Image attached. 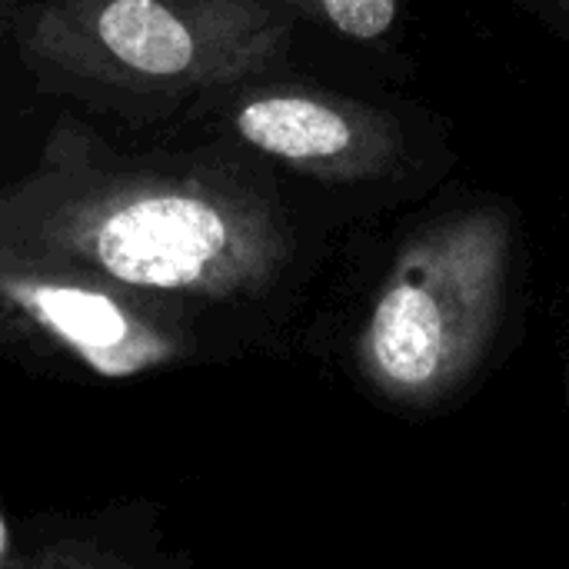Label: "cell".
<instances>
[{"mask_svg":"<svg viewBox=\"0 0 569 569\" xmlns=\"http://www.w3.org/2000/svg\"><path fill=\"white\" fill-rule=\"evenodd\" d=\"M0 317L43 337L103 380L140 377L187 350L157 293L90 273L0 270Z\"/></svg>","mask_w":569,"mask_h":569,"instance_id":"cell-4","label":"cell"},{"mask_svg":"<svg viewBox=\"0 0 569 569\" xmlns=\"http://www.w3.org/2000/svg\"><path fill=\"white\" fill-rule=\"evenodd\" d=\"M287 40V20L263 0H43L20 37L50 77L143 97L243 83Z\"/></svg>","mask_w":569,"mask_h":569,"instance_id":"cell-3","label":"cell"},{"mask_svg":"<svg viewBox=\"0 0 569 569\" xmlns=\"http://www.w3.org/2000/svg\"><path fill=\"white\" fill-rule=\"evenodd\" d=\"M520 3H527L530 10H537L550 27L563 30L569 37V0H520Z\"/></svg>","mask_w":569,"mask_h":569,"instance_id":"cell-7","label":"cell"},{"mask_svg":"<svg viewBox=\"0 0 569 569\" xmlns=\"http://www.w3.org/2000/svg\"><path fill=\"white\" fill-rule=\"evenodd\" d=\"M290 260L280 207L220 167L137 163L83 127H53L0 183V270H67L157 297L263 293Z\"/></svg>","mask_w":569,"mask_h":569,"instance_id":"cell-1","label":"cell"},{"mask_svg":"<svg viewBox=\"0 0 569 569\" xmlns=\"http://www.w3.org/2000/svg\"><path fill=\"white\" fill-rule=\"evenodd\" d=\"M513 253V217L497 203L427 220L400 247L360 327L363 380L403 410L453 400L493 353Z\"/></svg>","mask_w":569,"mask_h":569,"instance_id":"cell-2","label":"cell"},{"mask_svg":"<svg viewBox=\"0 0 569 569\" xmlns=\"http://www.w3.org/2000/svg\"><path fill=\"white\" fill-rule=\"evenodd\" d=\"M310 20L337 30L340 37L370 43L397 27L400 0H287Z\"/></svg>","mask_w":569,"mask_h":569,"instance_id":"cell-6","label":"cell"},{"mask_svg":"<svg viewBox=\"0 0 569 569\" xmlns=\"http://www.w3.org/2000/svg\"><path fill=\"white\" fill-rule=\"evenodd\" d=\"M227 117L247 147L317 180H380L403 153V133L390 113L330 90L253 87L230 103Z\"/></svg>","mask_w":569,"mask_h":569,"instance_id":"cell-5","label":"cell"},{"mask_svg":"<svg viewBox=\"0 0 569 569\" xmlns=\"http://www.w3.org/2000/svg\"><path fill=\"white\" fill-rule=\"evenodd\" d=\"M17 3H20V0H0V17H3V13H7L10 7H17Z\"/></svg>","mask_w":569,"mask_h":569,"instance_id":"cell-8","label":"cell"}]
</instances>
